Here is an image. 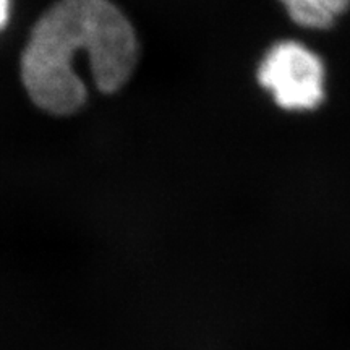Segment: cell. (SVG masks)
<instances>
[{
	"label": "cell",
	"mask_w": 350,
	"mask_h": 350,
	"mask_svg": "<svg viewBox=\"0 0 350 350\" xmlns=\"http://www.w3.org/2000/svg\"><path fill=\"white\" fill-rule=\"evenodd\" d=\"M81 55L103 93L120 90L137 67V34L109 0H59L34 26L21 78L38 107L68 116L86 103V86L75 72Z\"/></svg>",
	"instance_id": "obj_1"
},
{
	"label": "cell",
	"mask_w": 350,
	"mask_h": 350,
	"mask_svg": "<svg viewBox=\"0 0 350 350\" xmlns=\"http://www.w3.org/2000/svg\"><path fill=\"white\" fill-rule=\"evenodd\" d=\"M291 18L305 28H327L340 13L347 10L350 0H281Z\"/></svg>",
	"instance_id": "obj_3"
},
{
	"label": "cell",
	"mask_w": 350,
	"mask_h": 350,
	"mask_svg": "<svg viewBox=\"0 0 350 350\" xmlns=\"http://www.w3.org/2000/svg\"><path fill=\"white\" fill-rule=\"evenodd\" d=\"M8 7H10V2L8 0H0V28L5 25L8 18Z\"/></svg>",
	"instance_id": "obj_4"
},
{
	"label": "cell",
	"mask_w": 350,
	"mask_h": 350,
	"mask_svg": "<svg viewBox=\"0 0 350 350\" xmlns=\"http://www.w3.org/2000/svg\"><path fill=\"white\" fill-rule=\"evenodd\" d=\"M258 81L287 111H312L325 98V67L321 59L294 41L271 47L258 70Z\"/></svg>",
	"instance_id": "obj_2"
}]
</instances>
